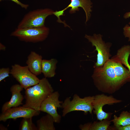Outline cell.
I'll return each mask as SVG.
<instances>
[{"label": "cell", "instance_id": "obj_1", "mask_svg": "<svg viewBox=\"0 0 130 130\" xmlns=\"http://www.w3.org/2000/svg\"><path fill=\"white\" fill-rule=\"evenodd\" d=\"M91 77L97 89L110 94L130 82V72L121 63L110 59L102 67L94 68Z\"/></svg>", "mask_w": 130, "mask_h": 130}, {"label": "cell", "instance_id": "obj_2", "mask_svg": "<svg viewBox=\"0 0 130 130\" xmlns=\"http://www.w3.org/2000/svg\"><path fill=\"white\" fill-rule=\"evenodd\" d=\"M54 90L46 78L40 79L36 84L26 90L25 98V102L23 106L30 108L40 111L41 104Z\"/></svg>", "mask_w": 130, "mask_h": 130}, {"label": "cell", "instance_id": "obj_3", "mask_svg": "<svg viewBox=\"0 0 130 130\" xmlns=\"http://www.w3.org/2000/svg\"><path fill=\"white\" fill-rule=\"evenodd\" d=\"M94 96H89L80 98L75 94L72 100L67 97L62 104V115L65 117L68 113L74 111H82L87 114L88 112L92 114L93 110V103Z\"/></svg>", "mask_w": 130, "mask_h": 130}, {"label": "cell", "instance_id": "obj_4", "mask_svg": "<svg viewBox=\"0 0 130 130\" xmlns=\"http://www.w3.org/2000/svg\"><path fill=\"white\" fill-rule=\"evenodd\" d=\"M49 28L45 25L37 27L18 28L11 34L20 40L26 42L35 43L42 42L47 37Z\"/></svg>", "mask_w": 130, "mask_h": 130}, {"label": "cell", "instance_id": "obj_5", "mask_svg": "<svg viewBox=\"0 0 130 130\" xmlns=\"http://www.w3.org/2000/svg\"><path fill=\"white\" fill-rule=\"evenodd\" d=\"M102 37L100 34H96L92 36L85 34L84 36L91 43L92 46L95 47L94 51H97L98 52L97 61L93 68L102 66L111 56L110 48L112 44L110 42L105 43L103 40Z\"/></svg>", "mask_w": 130, "mask_h": 130}, {"label": "cell", "instance_id": "obj_6", "mask_svg": "<svg viewBox=\"0 0 130 130\" xmlns=\"http://www.w3.org/2000/svg\"><path fill=\"white\" fill-rule=\"evenodd\" d=\"M54 11L48 8L38 9L30 11L24 16L17 28L37 27L43 26L45 25L46 17L53 14Z\"/></svg>", "mask_w": 130, "mask_h": 130}, {"label": "cell", "instance_id": "obj_7", "mask_svg": "<svg viewBox=\"0 0 130 130\" xmlns=\"http://www.w3.org/2000/svg\"><path fill=\"white\" fill-rule=\"evenodd\" d=\"M10 74L25 90L36 84L40 80L30 71L27 65L22 66L18 64L12 65Z\"/></svg>", "mask_w": 130, "mask_h": 130}, {"label": "cell", "instance_id": "obj_8", "mask_svg": "<svg viewBox=\"0 0 130 130\" xmlns=\"http://www.w3.org/2000/svg\"><path fill=\"white\" fill-rule=\"evenodd\" d=\"M122 100L117 99L111 95L109 96L104 94H98L94 96L93 103V111L98 120L101 121L108 119L112 114L106 113L103 110L104 106L106 104L111 105L122 102Z\"/></svg>", "mask_w": 130, "mask_h": 130}, {"label": "cell", "instance_id": "obj_9", "mask_svg": "<svg viewBox=\"0 0 130 130\" xmlns=\"http://www.w3.org/2000/svg\"><path fill=\"white\" fill-rule=\"evenodd\" d=\"M60 94L58 91L53 92L41 103L40 111L47 113L51 115L55 122L59 124L61 121V116L58 114L57 109L62 108L63 101L59 100Z\"/></svg>", "mask_w": 130, "mask_h": 130}, {"label": "cell", "instance_id": "obj_10", "mask_svg": "<svg viewBox=\"0 0 130 130\" xmlns=\"http://www.w3.org/2000/svg\"><path fill=\"white\" fill-rule=\"evenodd\" d=\"M40 111L23 106L13 107L2 112L0 115V121L6 122L9 119L32 117L38 115Z\"/></svg>", "mask_w": 130, "mask_h": 130}, {"label": "cell", "instance_id": "obj_11", "mask_svg": "<svg viewBox=\"0 0 130 130\" xmlns=\"http://www.w3.org/2000/svg\"><path fill=\"white\" fill-rule=\"evenodd\" d=\"M92 4L90 0H71L70 3L66 7L62 10L54 11L53 14L58 18V22L65 24L61 20L60 18V16L63 15L65 11L68 8L71 7L69 12L71 14H72L79 11V7H81L83 9L85 13V23H86L89 20L91 17Z\"/></svg>", "mask_w": 130, "mask_h": 130}, {"label": "cell", "instance_id": "obj_12", "mask_svg": "<svg viewBox=\"0 0 130 130\" xmlns=\"http://www.w3.org/2000/svg\"><path fill=\"white\" fill-rule=\"evenodd\" d=\"M23 89L20 84H14L11 87V97L9 101L5 103L3 105L1 108L2 112L10 108L18 107L23 104L22 102L24 97L21 91Z\"/></svg>", "mask_w": 130, "mask_h": 130}, {"label": "cell", "instance_id": "obj_13", "mask_svg": "<svg viewBox=\"0 0 130 130\" xmlns=\"http://www.w3.org/2000/svg\"><path fill=\"white\" fill-rule=\"evenodd\" d=\"M42 57L34 51H31L28 55L26 63L30 71L36 76L41 72Z\"/></svg>", "mask_w": 130, "mask_h": 130}, {"label": "cell", "instance_id": "obj_14", "mask_svg": "<svg viewBox=\"0 0 130 130\" xmlns=\"http://www.w3.org/2000/svg\"><path fill=\"white\" fill-rule=\"evenodd\" d=\"M130 55V45H125L118 50L116 55L110 59L125 65L130 72L128 59Z\"/></svg>", "mask_w": 130, "mask_h": 130}, {"label": "cell", "instance_id": "obj_15", "mask_svg": "<svg viewBox=\"0 0 130 130\" xmlns=\"http://www.w3.org/2000/svg\"><path fill=\"white\" fill-rule=\"evenodd\" d=\"M57 60L55 58L50 60L42 59L41 65V72L45 77L51 78L56 74Z\"/></svg>", "mask_w": 130, "mask_h": 130}, {"label": "cell", "instance_id": "obj_16", "mask_svg": "<svg viewBox=\"0 0 130 130\" xmlns=\"http://www.w3.org/2000/svg\"><path fill=\"white\" fill-rule=\"evenodd\" d=\"M100 121L80 125L79 127L82 130H107L109 129L111 120L105 119Z\"/></svg>", "mask_w": 130, "mask_h": 130}, {"label": "cell", "instance_id": "obj_17", "mask_svg": "<svg viewBox=\"0 0 130 130\" xmlns=\"http://www.w3.org/2000/svg\"><path fill=\"white\" fill-rule=\"evenodd\" d=\"M54 123L53 117L47 114L37 121V130H55Z\"/></svg>", "mask_w": 130, "mask_h": 130}, {"label": "cell", "instance_id": "obj_18", "mask_svg": "<svg viewBox=\"0 0 130 130\" xmlns=\"http://www.w3.org/2000/svg\"><path fill=\"white\" fill-rule=\"evenodd\" d=\"M115 127L124 126L130 124V112L123 111L118 117L114 115L113 118L111 120Z\"/></svg>", "mask_w": 130, "mask_h": 130}, {"label": "cell", "instance_id": "obj_19", "mask_svg": "<svg viewBox=\"0 0 130 130\" xmlns=\"http://www.w3.org/2000/svg\"><path fill=\"white\" fill-rule=\"evenodd\" d=\"M32 117L23 118L20 125V130H37V126L33 123Z\"/></svg>", "mask_w": 130, "mask_h": 130}, {"label": "cell", "instance_id": "obj_20", "mask_svg": "<svg viewBox=\"0 0 130 130\" xmlns=\"http://www.w3.org/2000/svg\"><path fill=\"white\" fill-rule=\"evenodd\" d=\"M10 70L9 68H2L0 69V82L9 76Z\"/></svg>", "mask_w": 130, "mask_h": 130}, {"label": "cell", "instance_id": "obj_21", "mask_svg": "<svg viewBox=\"0 0 130 130\" xmlns=\"http://www.w3.org/2000/svg\"><path fill=\"white\" fill-rule=\"evenodd\" d=\"M123 34L125 38H128V41L130 42V26L126 24L123 28Z\"/></svg>", "mask_w": 130, "mask_h": 130}, {"label": "cell", "instance_id": "obj_22", "mask_svg": "<svg viewBox=\"0 0 130 130\" xmlns=\"http://www.w3.org/2000/svg\"><path fill=\"white\" fill-rule=\"evenodd\" d=\"M4 0H0V1ZM13 1L18 5H20L21 6L25 9H27L29 6V5L28 4H25L21 3L18 0H9Z\"/></svg>", "mask_w": 130, "mask_h": 130}, {"label": "cell", "instance_id": "obj_23", "mask_svg": "<svg viewBox=\"0 0 130 130\" xmlns=\"http://www.w3.org/2000/svg\"><path fill=\"white\" fill-rule=\"evenodd\" d=\"M115 127V129L118 130H130V124L124 126Z\"/></svg>", "mask_w": 130, "mask_h": 130}, {"label": "cell", "instance_id": "obj_24", "mask_svg": "<svg viewBox=\"0 0 130 130\" xmlns=\"http://www.w3.org/2000/svg\"><path fill=\"white\" fill-rule=\"evenodd\" d=\"M130 17V12L126 13L124 15V18L125 19H127ZM130 25V22L129 23Z\"/></svg>", "mask_w": 130, "mask_h": 130}, {"label": "cell", "instance_id": "obj_25", "mask_svg": "<svg viewBox=\"0 0 130 130\" xmlns=\"http://www.w3.org/2000/svg\"><path fill=\"white\" fill-rule=\"evenodd\" d=\"M6 49L5 46L1 43H0V50L5 51Z\"/></svg>", "mask_w": 130, "mask_h": 130}, {"label": "cell", "instance_id": "obj_26", "mask_svg": "<svg viewBox=\"0 0 130 130\" xmlns=\"http://www.w3.org/2000/svg\"><path fill=\"white\" fill-rule=\"evenodd\" d=\"M0 130H7V129L2 125H0Z\"/></svg>", "mask_w": 130, "mask_h": 130}, {"label": "cell", "instance_id": "obj_27", "mask_svg": "<svg viewBox=\"0 0 130 130\" xmlns=\"http://www.w3.org/2000/svg\"><path fill=\"white\" fill-rule=\"evenodd\" d=\"M129 112H130V111Z\"/></svg>", "mask_w": 130, "mask_h": 130}]
</instances>
